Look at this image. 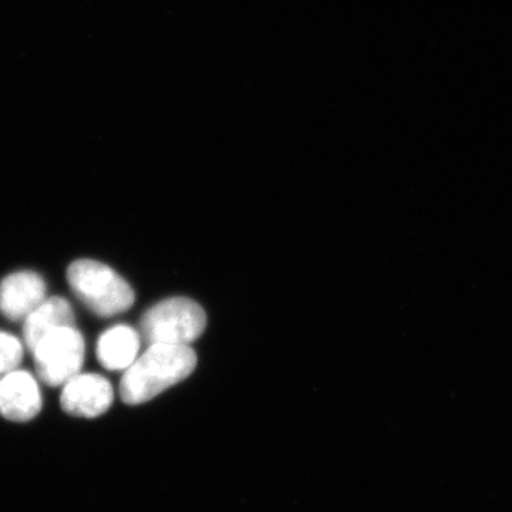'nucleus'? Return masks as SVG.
Masks as SVG:
<instances>
[{
  "label": "nucleus",
  "instance_id": "obj_1",
  "mask_svg": "<svg viewBox=\"0 0 512 512\" xmlns=\"http://www.w3.org/2000/svg\"><path fill=\"white\" fill-rule=\"evenodd\" d=\"M195 366L197 355L190 346L150 345L121 377V400L130 406L150 402L158 394L187 379Z\"/></svg>",
  "mask_w": 512,
  "mask_h": 512
},
{
  "label": "nucleus",
  "instance_id": "obj_2",
  "mask_svg": "<svg viewBox=\"0 0 512 512\" xmlns=\"http://www.w3.org/2000/svg\"><path fill=\"white\" fill-rule=\"evenodd\" d=\"M67 282L74 295L100 318L120 315L136 301L133 288L126 279L103 262L74 261L67 269Z\"/></svg>",
  "mask_w": 512,
  "mask_h": 512
},
{
  "label": "nucleus",
  "instance_id": "obj_3",
  "mask_svg": "<svg viewBox=\"0 0 512 512\" xmlns=\"http://www.w3.org/2000/svg\"><path fill=\"white\" fill-rule=\"evenodd\" d=\"M207 328V315L197 302L171 298L144 313L140 322L141 339L148 345L190 346Z\"/></svg>",
  "mask_w": 512,
  "mask_h": 512
},
{
  "label": "nucleus",
  "instance_id": "obj_4",
  "mask_svg": "<svg viewBox=\"0 0 512 512\" xmlns=\"http://www.w3.org/2000/svg\"><path fill=\"white\" fill-rule=\"evenodd\" d=\"M86 353V343L76 326H66L45 336L32 355L39 379L50 387L64 386L79 375Z\"/></svg>",
  "mask_w": 512,
  "mask_h": 512
},
{
  "label": "nucleus",
  "instance_id": "obj_5",
  "mask_svg": "<svg viewBox=\"0 0 512 512\" xmlns=\"http://www.w3.org/2000/svg\"><path fill=\"white\" fill-rule=\"evenodd\" d=\"M113 400V386L106 377L79 373L64 384L60 406L70 416L94 419L106 413Z\"/></svg>",
  "mask_w": 512,
  "mask_h": 512
},
{
  "label": "nucleus",
  "instance_id": "obj_6",
  "mask_svg": "<svg viewBox=\"0 0 512 512\" xmlns=\"http://www.w3.org/2000/svg\"><path fill=\"white\" fill-rule=\"evenodd\" d=\"M46 282L32 271L10 274L0 282V313L18 322L25 320L46 301Z\"/></svg>",
  "mask_w": 512,
  "mask_h": 512
},
{
  "label": "nucleus",
  "instance_id": "obj_7",
  "mask_svg": "<svg viewBox=\"0 0 512 512\" xmlns=\"http://www.w3.org/2000/svg\"><path fill=\"white\" fill-rule=\"evenodd\" d=\"M42 410V393L35 377L26 370H13L0 379V414L6 420L25 423Z\"/></svg>",
  "mask_w": 512,
  "mask_h": 512
},
{
  "label": "nucleus",
  "instance_id": "obj_8",
  "mask_svg": "<svg viewBox=\"0 0 512 512\" xmlns=\"http://www.w3.org/2000/svg\"><path fill=\"white\" fill-rule=\"evenodd\" d=\"M66 326H76L70 303L60 296L46 299L23 323V339L26 348L33 352L37 343L49 333Z\"/></svg>",
  "mask_w": 512,
  "mask_h": 512
},
{
  "label": "nucleus",
  "instance_id": "obj_9",
  "mask_svg": "<svg viewBox=\"0 0 512 512\" xmlns=\"http://www.w3.org/2000/svg\"><path fill=\"white\" fill-rule=\"evenodd\" d=\"M140 345L141 336L136 329L116 325L97 340V359L107 370H126L137 359Z\"/></svg>",
  "mask_w": 512,
  "mask_h": 512
},
{
  "label": "nucleus",
  "instance_id": "obj_10",
  "mask_svg": "<svg viewBox=\"0 0 512 512\" xmlns=\"http://www.w3.org/2000/svg\"><path fill=\"white\" fill-rule=\"evenodd\" d=\"M23 359V346L10 333L0 332V376L18 369Z\"/></svg>",
  "mask_w": 512,
  "mask_h": 512
}]
</instances>
